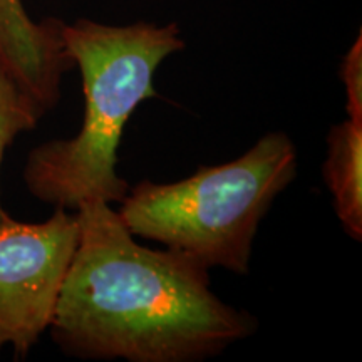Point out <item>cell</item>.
<instances>
[{"instance_id":"cell-1","label":"cell","mask_w":362,"mask_h":362,"mask_svg":"<svg viewBox=\"0 0 362 362\" xmlns=\"http://www.w3.org/2000/svg\"><path fill=\"white\" fill-rule=\"evenodd\" d=\"M79 238L51 320L52 339L81 359L194 362L250 337L257 319L211 291L208 267L136 242L110 203L74 210Z\"/></svg>"},{"instance_id":"cell-2","label":"cell","mask_w":362,"mask_h":362,"mask_svg":"<svg viewBox=\"0 0 362 362\" xmlns=\"http://www.w3.org/2000/svg\"><path fill=\"white\" fill-rule=\"evenodd\" d=\"M62 42L79 67L84 117L79 133L52 139L29 153L24 181L33 197L78 210L90 200L121 203L129 185L117 175V148L136 107L156 98L155 76L165 59L183 51L171 22L107 25L90 19L62 24Z\"/></svg>"},{"instance_id":"cell-3","label":"cell","mask_w":362,"mask_h":362,"mask_svg":"<svg viewBox=\"0 0 362 362\" xmlns=\"http://www.w3.org/2000/svg\"><path fill=\"white\" fill-rule=\"evenodd\" d=\"M297 168L296 144L272 131L225 165L200 166L175 183L139 181L117 215L134 237L187 253L208 269L247 275L260 221Z\"/></svg>"},{"instance_id":"cell-4","label":"cell","mask_w":362,"mask_h":362,"mask_svg":"<svg viewBox=\"0 0 362 362\" xmlns=\"http://www.w3.org/2000/svg\"><path fill=\"white\" fill-rule=\"evenodd\" d=\"M78 238V215L66 208L40 223L0 225V352L24 357L49 329Z\"/></svg>"},{"instance_id":"cell-5","label":"cell","mask_w":362,"mask_h":362,"mask_svg":"<svg viewBox=\"0 0 362 362\" xmlns=\"http://www.w3.org/2000/svg\"><path fill=\"white\" fill-rule=\"evenodd\" d=\"M62 24L33 21L22 0H0V67L42 116L59 103L62 78L74 67L62 42Z\"/></svg>"},{"instance_id":"cell-6","label":"cell","mask_w":362,"mask_h":362,"mask_svg":"<svg viewBox=\"0 0 362 362\" xmlns=\"http://www.w3.org/2000/svg\"><path fill=\"white\" fill-rule=\"evenodd\" d=\"M325 185L332 193L334 210L344 232L362 238V124L346 119L327 134L324 161Z\"/></svg>"},{"instance_id":"cell-7","label":"cell","mask_w":362,"mask_h":362,"mask_svg":"<svg viewBox=\"0 0 362 362\" xmlns=\"http://www.w3.org/2000/svg\"><path fill=\"white\" fill-rule=\"evenodd\" d=\"M40 117L42 112L37 110V106L0 67V168L7 148L13 143V139L25 131H33ZM7 218L8 214L0 202V225Z\"/></svg>"},{"instance_id":"cell-8","label":"cell","mask_w":362,"mask_h":362,"mask_svg":"<svg viewBox=\"0 0 362 362\" xmlns=\"http://www.w3.org/2000/svg\"><path fill=\"white\" fill-rule=\"evenodd\" d=\"M339 76L346 88L347 119L362 124V35H357L356 42L341 61Z\"/></svg>"}]
</instances>
